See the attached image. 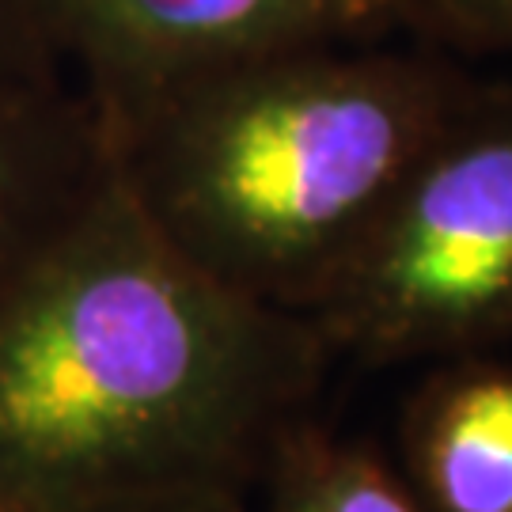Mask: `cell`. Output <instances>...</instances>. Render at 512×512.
<instances>
[{
  "label": "cell",
  "instance_id": "obj_1",
  "mask_svg": "<svg viewBox=\"0 0 512 512\" xmlns=\"http://www.w3.org/2000/svg\"><path fill=\"white\" fill-rule=\"evenodd\" d=\"M334 357L179 255L114 167L0 300V512L255 490Z\"/></svg>",
  "mask_w": 512,
  "mask_h": 512
},
{
  "label": "cell",
  "instance_id": "obj_2",
  "mask_svg": "<svg viewBox=\"0 0 512 512\" xmlns=\"http://www.w3.org/2000/svg\"><path fill=\"white\" fill-rule=\"evenodd\" d=\"M467 80L414 38L334 42L194 76L99 129L179 255L308 319Z\"/></svg>",
  "mask_w": 512,
  "mask_h": 512
},
{
  "label": "cell",
  "instance_id": "obj_3",
  "mask_svg": "<svg viewBox=\"0 0 512 512\" xmlns=\"http://www.w3.org/2000/svg\"><path fill=\"white\" fill-rule=\"evenodd\" d=\"M365 368L512 346V80L471 76L308 311Z\"/></svg>",
  "mask_w": 512,
  "mask_h": 512
},
{
  "label": "cell",
  "instance_id": "obj_4",
  "mask_svg": "<svg viewBox=\"0 0 512 512\" xmlns=\"http://www.w3.org/2000/svg\"><path fill=\"white\" fill-rule=\"evenodd\" d=\"M35 19L99 122L239 61L406 38V0H35Z\"/></svg>",
  "mask_w": 512,
  "mask_h": 512
},
{
  "label": "cell",
  "instance_id": "obj_5",
  "mask_svg": "<svg viewBox=\"0 0 512 512\" xmlns=\"http://www.w3.org/2000/svg\"><path fill=\"white\" fill-rule=\"evenodd\" d=\"M107 171V137L69 80L0 73V300Z\"/></svg>",
  "mask_w": 512,
  "mask_h": 512
},
{
  "label": "cell",
  "instance_id": "obj_6",
  "mask_svg": "<svg viewBox=\"0 0 512 512\" xmlns=\"http://www.w3.org/2000/svg\"><path fill=\"white\" fill-rule=\"evenodd\" d=\"M395 463L425 512H512V361H433L399 414Z\"/></svg>",
  "mask_w": 512,
  "mask_h": 512
},
{
  "label": "cell",
  "instance_id": "obj_7",
  "mask_svg": "<svg viewBox=\"0 0 512 512\" xmlns=\"http://www.w3.org/2000/svg\"><path fill=\"white\" fill-rule=\"evenodd\" d=\"M258 486L266 512H425L395 456L334 433L315 414L277 437Z\"/></svg>",
  "mask_w": 512,
  "mask_h": 512
},
{
  "label": "cell",
  "instance_id": "obj_8",
  "mask_svg": "<svg viewBox=\"0 0 512 512\" xmlns=\"http://www.w3.org/2000/svg\"><path fill=\"white\" fill-rule=\"evenodd\" d=\"M406 38L448 57H512V0H406Z\"/></svg>",
  "mask_w": 512,
  "mask_h": 512
},
{
  "label": "cell",
  "instance_id": "obj_9",
  "mask_svg": "<svg viewBox=\"0 0 512 512\" xmlns=\"http://www.w3.org/2000/svg\"><path fill=\"white\" fill-rule=\"evenodd\" d=\"M0 73L57 76V80H65L54 69L46 46H42L35 0H0Z\"/></svg>",
  "mask_w": 512,
  "mask_h": 512
},
{
  "label": "cell",
  "instance_id": "obj_10",
  "mask_svg": "<svg viewBox=\"0 0 512 512\" xmlns=\"http://www.w3.org/2000/svg\"><path fill=\"white\" fill-rule=\"evenodd\" d=\"M61 512H247V490L202 486V490H167V494H137L76 505Z\"/></svg>",
  "mask_w": 512,
  "mask_h": 512
}]
</instances>
